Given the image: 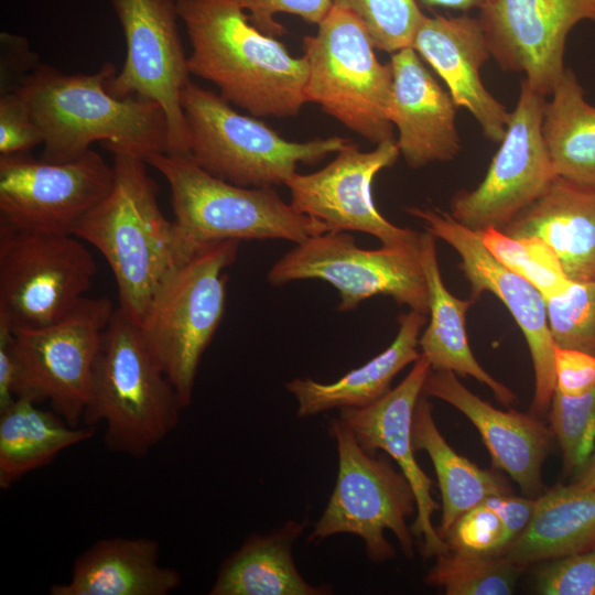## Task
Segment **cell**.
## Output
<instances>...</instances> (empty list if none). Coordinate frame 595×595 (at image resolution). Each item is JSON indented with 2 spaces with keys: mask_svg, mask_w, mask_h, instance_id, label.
I'll use <instances>...</instances> for the list:
<instances>
[{
  "mask_svg": "<svg viewBox=\"0 0 595 595\" xmlns=\"http://www.w3.org/2000/svg\"><path fill=\"white\" fill-rule=\"evenodd\" d=\"M188 35L190 73L255 117L296 116L306 104V57L264 34L235 0H175Z\"/></svg>",
  "mask_w": 595,
  "mask_h": 595,
  "instance_id": "cell-1",
  "label": "cell"
},
{
  "mask_svg": "<svg viewBox=\"0 0 595 595\" xmlns=\"http://www.w3.org/2000/svg\"><path fill=\"white\" fill-rule=\"evenodd\" d=\"M109 152L113 155L111 188L73 235L105 257L117 284L118 307L140 325L161 285L194 252L174 221L162 214L159 187L145 160L121 149Z\"/></svg>",
  "mask_w": 595,
  "mask_h": 595,
  "instance_id": "cell-2",
  "label": "cell"
},
{
  "mask_svg": "<svg viewBox=\"0 0 595 595\" xmlns=\"http://www.w3.org/2000/svg\"><path fill=\"white\" fill-rule=\"evenodd\" d=\"M115 66L95 74H65L37 65L15 88L42 131V160L71 161L100 141L143 159L169 150L167 121L161 106L138 96L117 98L106 88Z\"/></svg>",
  "mask_w": 595,
  "mask_h": 595,
  "instance_id": "cell-3",
  "label": "cell"
},
{
  "mask_svg": "<svg viewBox=\"0 0 595 595\" xmlns=\"http://www.w3.org/2000/svg\"><path fill=\"white\" fill-rule=\"evenodd\" d=\"M181 410L139 325L117 307L101 337L82 422H102L110 452L140 458L173 431Z\"/></svg>",
  "mask_w": 595,
  "mask_h": 595,
  "instance_id": "cell-4",
  "label": "cell"
},
{
  "mask_svg": "<svg viewBox=\"0 0 595 595\" xmlns=\"http://www.w3.org/2000/svg\"><path fill=\"white\" fill-rule=\"evenodd\" d=\"M144 160L166 180L176 231L194 253L227 240L283 239L296 245L327 232L322 221L298 212L273 187L228 183L188 155L155 153Z\"/></svg>",
  "mask_w": 595,
  "mask_h": 595,
  "instance_id": "cell-5",
  "label": "cell"
},
{
  "mask_svg": "<svg viewBox=\"0 0 595 595\" xmlns=\"http://www.w3.org/2000/svg\"><path fill=\"white\" fill-rule=\"evenodd\" d=\"M188 156L212 175L245 187L282 185L300 163L315 164L351 141L333 136L289 141L263 121L236 111L220 95L188 82L181 95Z\"/></svg>",
  "mask_w": 595,
  "mask_h": 595,
  "instance_id": "cell-6",
  "label": "cell"
},
{
  "mask_svg": "<svg viewBox=\"0 0 595 595\" xmlns=\"http://www.w3.org/2000/svg\"><path fill=\"white\" fill-rule=\"evenodd\" d=\"M239 241L204 247L161 285L139 325L173 385L182 408L191 404L201 358L226 310L228 274Z\"/></svg>",
  "mask_w": 595,
  "mask_h": 595,
  "instance_id": "cell-7",
  "label": "cell"
},
{
  "mask_svg": "<svg viewBox=\"0 0 595 595\" xmlns=\"http://www.w3.org/2000/svg\"><path fill=\"white\" fill-rule=\"evenodd\" d=\"M309 64L307 102L346 128L378 144L393 138L389 108L393 74L382 64L363 22L346 9L333 6L303 40Z\"/></svg>",
  "mask_w": 595,
  "mask_h": 595,
  "instance_id": "cell-8",
  "label": "cell"
},
{
  "mask_svg": "<svg viewBox=\"0 0 595 595\" xmlns=\"http://www.w3.org/2000/svg\"><path fill=\"white\" fill-rule=\"evenodd\" d=\"M328 431L337 445L338 473L327 506L307 541L353 533L363 539L367 556L382 563L396 555V549L385 538V531L390 530L404 555L412 558L413 538L407 518L416 511V500L410 483L386 457L364 451L342 419H332Z\"/></svg>",
  "mask_w": 595,
  "mask_h": 595,
  "instance_id": "cell-9",
  "label": "cell"
},
{
  "mask_svg": "<svg viewBox=\"0 0 595 595\" xmlns=\"http://www.w3.org/2000/svg\"><path fill=\"white\" fill-rule=\"evenodd\" d=\"M97 267L83 240L0 223V316L13 331L51 325L85 298Z\"/></svg>",
  "mask_w": 595,
  "mask_h": 595,
  "instance_id": "cell-10",
  "label": "cell"
},
{
  "mask_svg": "<svg viewBox=\"0 0 595 595\" xmlns=\"http://www.w3.org/2000/svg\"><path fill=\"white\" fill-rule=\"evenodd\" d=\"M115 310L106 296H85L58 322L13 331L14 397L48 401L69 425L79 426L101 337Z\"/></svg>",
  "mask_w": 595,
  "mask_h": 595,
  "instance_id": "cell-11",
  "label": "cell"
},
{
  "mask_svg": "<svg viewBox=\"0 0 595 595\" xmlns=\"http://www.w3.org/2000/svg\"><path fill=\"white\" fill-rule=\"evenodd\" d=\"M311 279L326 281L337 290L342 312L382 294L410 310L429 314L420 246H381L369 250L358 247L347 231L325 232L296 244L268 273L273 285Z\"/></svg>",
  "mask_w": 595,
  "mask_h": 595,
  "instance_id": "cell-12",
  "label": "cell"
},
{
  "mask_svg": "<svg viewBox=\"0 0 595 595\" xmlns=\"http://www.w3.org/2000/svg\"><path fill=\"white\" fill-rule=\"evenodd\" d=\"M110 2L125 34L127 55L122 68L108 78L107 90L117 98L138 96L159 104L167 121L166 153L188 155L181 95L191 73L175 0Z\"/></svg>",
  "mask_w": 595,
  "mask_h": 595,
  "instance_id": "cell-13",
  "label": "cell"
},
{
  "mask_svg": "<svg viewBox=\"0 0 595 595\" xmlns=\"http://www.w3.org/2000/svg\"><path fill=\"white\" fill-rule=\"evenodd\" d=\"M112 181V165L91 149L61 163L29 152L0 154V223L30 232L73 235Z\"/></svg>",
  "mask_w": 595,
  "mask_h": 595,
  "instance_id": "cell-14",
  "label": "cell"
},
{
  "mask_svg": "<svg viewBox=\"0 0 595 595\" xmlns=\"http://www.w3.org/2000/svg\"><path fill=\"white\" fill-rule=\"evenodd\" d=\"M544 106V96L522 80L517 106L484 180L451 201L450 214L459 224L475 231L502 230L558 176L542 136Z\"/></svg>",
  "mask_w": 595,
  "mask_h": 595,
  "instance_id": "cell-15",
  "label": "cell"
},
{
  "mask_svg": "<svg viewBox=\"0 0 595 595\" xmlns=\"http://www.w3.org/2000/svg\"><path fill=\"white\" fill-rule=\"evenodd\" d=\"M399 154L394 139L367 152L350 142L321 170L294 173L286 181L291 205L322 221L327 232L361 231L379 239L382 246L416 248L422 232L390 223L378 210L371 193L375 176L392 166Z\"/></svg>",
  "mask_w": 595,
  "mask_h": 595,
  "instance_id": "cell-16",
  "label": "cell"
},
{
  "mask_svg": "<svg viewBox=\"0 0 595 595\" xmlns=\"http://www.w3.org/2000/svg\"><path fill=\"white\" fill-rule=\"evenodd\" d=\"M426 231L444 240L461 257V269L470 284V298L483 292L495 294L520 327L533 364L532 410L544 413L555 391L554 343L550 333L545 300L528 281L504 267L484 246L478 231L459 224L439 208L408 207Z\"/></svg>",
  "mask_w": 595,
  "mask_h": 595,
  "instance_id": "cell-17",
  "label": "cell"
},
{
  "mask_svg": "<svg viewBox=\"0 0 595 595\" xmlns=\"http://www.w3.org/2000/svg\"><path fill=\"white\" fill-rule=\"evenodd\" d=\"M478 19L500 67L523 72L542 96L553 93L565 68V41L581 21L595 22V0H494Z\"/></svg>",
  "mask_w": 595,
  "mask_h": 595,
  "instance_id": "cell-18",
  "label": "cell"
},
{
  "mask_svg": "<svg viewBox=\"0 0 595 595\" xmlns=\"http://www.w3.org/2000/svg\"><path fill=\"white\" fill-rule=\"evenodd\" d=\"M422 355L405 378L380 399L364 408L340 409L339 419L350 429L358 444L369 454L385 451L410 483L416 500V518L411 531L422 538L425 558L437 556L450 548L432 523L439 504L432 496L433 482L414 457L413 414L430 372Z\"/></svg>",
  "mask_w": 595,
  "mask_h": 595,
  "instance_id": "cell-19",
  "label": "cell"
},
{
  "mask_svg": "<svg viewBox=\"0 0 595 595\" xmlns=\"http://www.w3.org/2000/svg\"><path fill=\"white\" fill-rule=\"evenodd\" d=\"M411 47L443 79L456 107L466 108L485 137L500 143L510 112L480 80L479 69L491 53L479 19L424 14Z\"/></svg>",
  "mask_w": 595,
  "mask_h": 595,
  "instance_id": "cell-20",
  "label": "cell"
},
{
  "mask_svg": "<svg viewBox=\"0 0 595 595\" xmlns=\"http://www.w3.org/2000/svg\"><path fill=\"white\" fill-rule=\"evenodd\" d=\"M393 74L389 119L398 129L397 144L411 167L446 162L461 148L455 107L450 93L432 76L420 55L405 47L391 54Z\"/></svg>",
  "mask_w": 595,
  "mask_h": 595,
  "instance_id": "cell-21",
  "label": "cell"
},
{
  "mask_svg": "<svg viewBox=\"0 0 595 595\" xmlns=\"http://www.w3.org/2000/svg\"><path fill=\"white\" fill-rule=\"evenodd\" d=\"M423 394L459 410L478 430L495 467L505 470L524 495L541 493L542 464L551 435L536 415L494 408L468 390L451 370H432Z\"/></svg>",
  "mask_w": 595,
  "mask_h": 595,
  "instance_id": "cell-22",
  "label": "cell"
},
{
  "mask_svg": "<svg viewBox=\"0 0 595 595\" xmlns=\"http://www.w3.org/2000/svg\"><path fill=\"white\" fill-rule=\"evenodd\" d=\"M501 231L544 240L571 281H595V185L555 176Z\"/></svg>",
  "mask_w": 595,
  "mask_h": 595,
  "instance_id": "cell-23",
  "label": "cell"
},
{
  "mask_svg": "<svg viewBox=\"0 0 595 595\" xmlns=\"http://www.w3.org/2000/svg\"><path fill=\"white\" fill-rule=\"evenodd\" d=\"M159 543L148 538H106L74 562L67 583L53 584L51 595H166L181 574L159 562Z\"/></svg>",
  "mask_w": 595,
  "mask_h": 595,
  "instance_id": "cell-24",
  "label": "cell"
},
{
  "mask_svg": "<svg viewBox=\"0 0 595 595\" xmlns=\"http://www.w3.org/2000/svg\"><path fill=\"white\" fill-rule=\"evenodd\" d=\"M399 329L392 343L363 366L332 383L294 378L285 383L298 401V415L306 418L332 409L364 408L390 390L392 379L420 357L419 338L426 315L410 310L398 317Z\"/></svg>",
  "mask_w": 595,
  "mask_h": 595,
  "instance_id": "cell-25",
  "label": "cell"
},
{
  "mask_svg": "<svg viewBox=\"0 0 595 595\" xmlns=\"http://www.w3.org/2000/svg\"><path fill=\"white\" fill-rule=\"evenodd\" d=\"M420 261L429 292L430 322L419 338L421 355L432 370H451L459 376H470L486 385L495 398L508 405L516 394L489 375L477 361L470 349L466 332V313L474 299L462 300L445 286L439 266L435 237L421 234Z\"/></svg>",
  "mask_w": 595,
  "mask_h": 595,
  "instance_id": "cell-26",
  "label": "cell"
},
{
  "mask_svg": "<svg viewBox=\"0 0 595 595\" xmlns=\"http://www.w3.org/2000/svg\"><path fill=\"white\" fill-rule=\"evenodd\" d=\"M595 547V489L556 486L534 499L526 529L502 555L527 566Z\"/></svg>",
  "mask_w": 595,
  "mask_h": 595,
  "instance_id": "cell-27",
  "label": "cell"
},
{
  "mask_svg": "<svg viewBox=\"0 0 595 595\" xmlns=\"http://www.w3.org/2000/svg\"><path fill=\"white\" fill-rule=\"evenodd\" d=\"M306 521H286L268 536H251L221 564L210 595H325L329 586H314L298 571L292 545Z\"/></svg>",
  "mask_w": 595,
  "mask_h": 595,
  "instance_id": "cell-28",
  "label": "cell"
},
{
  "mask_svg": "<svg viewBox=\"0 0 595 595\" xmlns=\"http://www.w3.org/2000/svg\"><path fill=\"white\" fill-rule=\"evenodd\" d=\"M15 398L0 411V487L48 465L62 451L90 439L95 426H72L56 412Z\"/></svg>",
  "mask_w": 595,
  "mask_h": 595,
  "instance_id": "cell-29",
  "label": "cell"
},
{
  "mask_svg": "<svg viewBox=\"0 0 595 595\" xmlns=\"http://www.w3.org/2000/svg\"><path fill=\"white\" fill-rule=\"evenodd\" d=\"M414 451H425L435 469L442 496V521L437 530L444 539L456 520L469 509L495 495L511 489L496 474L482 469L458 455L440 433L432 405L423 394L416 402L412 423Z\"/></svg>",
  "mask_w": 595,
  "mask_h": 595,
  "instance_id": "cell-30",
  "label": "cell"
},
{
  "mask_svg": "<svg viewBox=\"0 0 595 595\" xmlns=\"http://www.w3.org/2000/svg\"><path fill=\"white\" fill-rule=\"evenodd\" d=\"M542 120L544 144L558 176L595 185V107L571 69L558 82Z\"/></svg>",
  "mask_w": 595,
  "mask_h": 595,
  "instance_id": "cell-31",
  "label": "cell"
},
{
  "mask_svg": "<svg viewBox=\"0 0 595 595\" xmlns=\"http://www.w3.org/2000/svg\"><path fill=\"white\" fill-rule=\"evenodd\" d=\"M523 570L505 555L448 549L436 556L424 581L447 595H509Z\"/></svg>",
  "mask_w": 595,
  "mask_h": 595,
  "instance_id": "cell-32",
  "label": "cell"
},
{
  "mask_svg": "<svg viewBox=\"0 0 595 595\" xmlns=\"http://www.w3.org/2000/svg\"><path fill=\"white\" fill-rule=\"evenodd\" d=\"M478 234L495 259L532 284L544 299L564 292L573 282L555 251L544 240L538 237L513 238L496 228Z\"/></svg>",
  "mask_w": 595,
  "mask_h": 595,
  "instance_id": "cell-33",
  "label": "cell"
},
{
  "mask_svg": "<svg viewBox=\"0 0 595 595\" xmlns=\"http://www.w3.org/2000/svg\"><path fill=\"white\" fill-rule=\"evenodd\" d=\"M333 6L356 15L367 29L375 48L391 54L411 47L424 17L416 0H333Z\"/></svg>",
  "mask_w": 595,
  "mask_h": 595,
  "instance_id": "cell-34",
  "label": "cell"
},
{
  "mask_svg": "<svg viewBox=\"0 0 595 595\" xmlns=\"http://www.w3.org/2000/svg\"><path fill=\"white\" fill-rule=\"evenodd\" d=\"M544 300L554 346L595 355V281H573Z\"/></svg>",
  "mask_w": 595,
  "mask_h": 595,
  "instance_id": "cell-35",
  "label": "cell"
},
{
  "mask_svg": "<svg viewBox=\"0 0 595 595\" xmlns=\"http://www.w3.org/2000/svg\"><path fill=\"white\" fill-rule=\"evenodd\" d=\"M550 422L567 472H580L595 450V388L582 396L569 397L554 391Z\"/></svg>",
  "mask_w": 595,
  "mask_h": 595,
  "instance_id": "cell-36",
  "label": "cell"
},
{
  "mask_svg": "<svg viewBox=\"0 0 595 595\" xmlns=\"http://www.w3.org/2000/svg\"><path fill=\"white\" fill-rule=\"evenodd\" d=\"M450 549L502 555L513 541L499 515L484 502L462 515L444 537Z\"/></svg>",
  "mask_w": 595,
  "mask_h": 595,
  "instance_id": "cell-37",
  "label": "cell"
},
{
  "mask_svg": "<svg viewBox=\"0 0 595 595\" xmlns=\"http://www.w3.org/2000/svg\"><path fill=\"white\" fill-rule=\"evenodd\" d=\"M537 589L543 595H595V547L543 566Z\"/></svg>",
  "mask_w": 595,
  "mask_h": 595,
  "instance_id": "cell-38",
  "label": "cell"
},
{
  "mask_svg": "<svg viewBox=\"0 0 595 595\" xmlns=\"http://www.w3.org/2000/svg\"><path fill=\"white\" fill-rule=\"evenodd\" d=\"M44 139L23 97L17 89L1 93L0 154L30 152Z\"/></svg>",
  "mask_w": 595,
  "mask_h": 595,
  "instance_id": "cell-39",
  "label": "cell"
},
{
  "mask_svg": "<svg viewBox=\"0 0 595 595\" xmlns=\"http://www.w3.org/2000/svg\"><path fill=\"white\" fill-rule=\"evenodd\" d=\"M248 14L252 24L273 37L286 30L274 19L275 14L288 13L318 24L333 7V0H235Z\"/></svg>",
  "mask_w": 595,
  "mask_h": 595,
  "instance_id": "cell-40",
  "label": "cell"
},
{
  "mask_svg": "<svg viewBox=\"0 0 595 595\" xmlns=\"http://www.w3.org/2000/svg\"><path fill=\"white\" fill-rule=\"evenodd\" d=\"M555 390L569 397L582 396L595 388V355L554 347Z\"/></svg>",
  "mask_w": 595,
  "mask_h": 595,
  "instance_id": "cell-41",
  "label": "cell"
},
{
  "mask_svg": "<svg viewBox=\"0 0 595 595\" xmlns=\"http://www.w3.org/2000/svg\"><path fill=\"white\" fill-rule=\"evenodd\" d=\"M483 502L499 515L513 540L528 526L534 507L533 498L511 494L490 496Z\"/></svg>",
  "mask_w": 595,
  "mask_h": 595,
  "instance_id": "cell-42",
  "label": "cell"
},
{
  "mask_svg": "<svg viewBox=\"0 0 595 595\" xmlns=\"http://www.w3.org/2000/svg\"><path fill=\"white\" fill-rule=\"evenodd\" d=\"M12 343L13 329L8 321L0 316V411L15 400L13 394L15 363Z\"/></svg>",
  "mask_w": 595,
  "mask_h": 595,
  "instance_id": "cell-43",
  "label": "cell"
},
{
  "mask_svg": "<svg viewBox=\"0 0 595 595\" xmlns=\"http://www.w3.org/2000/svg\"><path fill=\"white\" fill-rule=\"evenodd\" d=\"M419 6L424 8H443L452 10L468 11L472 9H483L494 0H416Z\"/></svg>",
  "mask_w": 595,
  "mask_h": 595,
  "instance_id": "cell-44",
  "label": "cell"
},
{
  "mask_svg": "<svg viewBox=\"0 0 595 595\" xmlns=\"http://www.w3.org/2000/svg\"><path fill=\"white\" fill-rule=\"evenodd\" d=\"M575 485L595 489V450L586 465L577 473Z\"/></svg>",
  "mask_w": 595,
  "mask_h": 595,
  "instance_id": "cell-45",
  "label": "cell"
}]
</instances>
